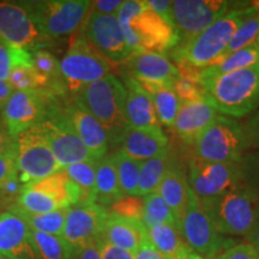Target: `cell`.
Here are the masks:
<instances>
[{
  "label": "cell",
  "instance_id": "obj_1",
  "mask_svg": "<svg viewBox=\"0 0 259 259\" xmlns=\"http://www.w3.org/2000/svg\"><path fill=\"white\" fill-rule=\"evenodd\" d=\"M255 9L247 5H236L234 9L213 22L196 37L181 42L170 51L171 59L177 65H186L197 70H203L225 56L229 42L236 29Z\"/></svg>",
  "mask_w": 259,
  "mask_h": 259
},
{
  "label": "cell",
  "instance_id": "obj_2",
  "mask_svg": "<svg viewBox=\"0 0 259 259\" xmlns=\"http://www.w3.org/2000/svg\"><path fill=\"white\" fill-rule=\"evenodd\" d=\"M132 51L162 53L179 45L174 25L149 8L143 0H125L116 15Z\"/></svg>",
  "mask_w": 259,
  "mask_h": 259
},
{
  "label": "cell",
  "instance_id": "obj_3",
  "mask_svg": "<svg viewBox=\"0 0 259 259\" xmlns=\"http://www.w3.org/2000/svg\"><path fill=\"white\" fill-rule=\"evenodd\" d=\"M199 83L205 99L222 115L242 118L259 107V64Z\"/></svg>",
  "mask_w": 259,
  "mask_h": 259
},
{
  "label": "cell",
  "instance_id": "obj_4",
  "mask_svg": "<svg viewBox=\"0 0 259 259\" xmlns=\"http://www.w3.org/2000/svg\"><path fill=\"white\" fill-rule=\"evenodd\" d=\"M72 97L95 116L108 136L109 144L121 143L130 127L126 118V89L114 74L89 84Z\"/></svg>",
  "mask_w": 259,
  "mask_h": 259
},
{
  "label": "cell",
  "instance_id": "obj_5",
  "mask_svg": "<svg viewBox=\"0 0 259 259\" xmlns=\"http://www.w3.org/2000/svg\"><path fill=\"white\" fill-rule=\"evenodd\" d=\"M202 204L208 209L222 235L246 238L259 221V194L244 183Z\"/></svg>",
  "mask_w": 259,
  "mask_h": 259
},
{
  "label": "cell",
  "instance_id": "obj_6",
  "mask_svg": "<svg viewBox=\"0 0 259 259\" xmlns=\"http://www.w3.org/2000/svg\"><path fill=\"white\" fill-rule=\"evenodd\" d=\"M193 147L194 157L220 163H241L250 149L241 122L222 114L199 136Z\"/></svg>",
  "mask_w": 259,
  "mask_h": 259
},
{
  "label": "cell",
  "instance_id": "obj_7",
  "mask_svg": "<svg viewBox=\"0 0 259 259\" xmlns=\"http://www.w3.org/2000/svg\"><path fill=\"white\" fill-rule=\"evenodd\" d=\"M45 36L64 37L82 29L90 14L88 0H38L22 2Z\"/></svg>",
  "mask_w": 259,
  "mask_h": 259
},
{
  "label": "cell",
  "instance_id": "obj_8",
  "mask_svg": "<svg viewBox=\"0 0 259 259\" xmlns=\"http://www.w3.org/2000/svg\"><path fill=\"white\" fill-rule=\"evenodd\" d=\"M112 63L78 34L60 61V73L71 96L84 87L112 74Z\"/></svg>",
  "mask_w": 259,
  "mask_h": 259
},
{
  "label": "cell",
  "instance_id": "obj_9",
  "mask_svg": "<svg viewBox=\"0 0 259 259\" xmlns=\"http://www.w3.org/2000/svg\"><path fill=\"white\" fill-rule=\"evenodd\" d=\"M66 96L59 97L52 106L47 118L38 124L61 169L78 162L94 160L72 124L64 114L63 102Z\"/></svg>",
  "mask_w": 259,
  "mask_h": 259
},
{
  "label": "cell",
  "instance_id": "obj_10",
  "mask_svg": "<svg viewBox=\"0 0 259 259\" xmlns=\"http://www.w3.org/2000/svg\"><path fill=\"white\" fill-rule=\"evenodd\" d=\"M190 189L202 203L218 198L244 183L241 163H220L193 157L187 174Z\"/></svg>",
  "mask_w": 259,
  "mask_h": 259
},
{
  "label": "cell",
  "instance_id": "obj_11",
  "mask_svg": "<svg viewBox=\"0 0 259 259\" xmlns=\"http://www.w3.org/2000/svg\"><path fill=\"white\" fill-rule=\"evenodd\" d=\"M180 229L189 247L200 257H215L220 252L226 250L225 239L213 222L211 215L194 196L192 190L190 192L185 212L180 220Z\"/></svg>",
  "mask_w": 259,
  "mask_h": 259
},
{
  "label": "cell",
  "instance_id": "obj_12",
  "mask_svg": "<svg viewBox=\"0 0 259 259\" xmlns=\"http://www.w3.org/2000/svg\"><path fill=\"white\" fill-rule=\"evenodd\" d=\"M16 158L19 178L24 184L45 179L61 170L38 125L17 136Z\"/></svg>",
  "mask_w": 259,
  "mask_h": 259
},
{
  "label": "cell",
  "instance_id": "obj_13",
  "mask_svg": "<svg viewBox=\"0 0 259 259\" xmlns=\"http://www.w3.org/2000/svg\"><path fill=\"white\" fill-rule=\"evenodd\" d=\"M235 6L226 0H174L170 22L179 35V44L196 37Z\"/></svg>",
  "mask_w": 259,
  "mask_h": 259
},
{
  "label": "cell",
  "instance_id": "obj_14",
  "mask_svg": "<svg viewBox=\"0 0 259 259\" xmlns=\"http://www.w3.org/2000/svg\"><path fill=\"white\" fill-rule=\"evenodd\" d=\"M108 209L93 202H80L67 209L63 239L70 259L101 235Z\"/></svg>",
  "mask_w": 259,
  "mask_h": 259
},
{
  "label": "cell",
  "instance_id": "obj_15",
  "mask_svg": "<svg viewBox=\"0 0 259 259\" xmlns=\"http://www.w3.org/2000/svg\"><path fill=\"white\" fill-rule=\"evenodd\" d=\"M78 34L109 63L124 64L134 53L116 16L90 11Z\"/></svg>",
  "mask_w": 259,
  "mask_h": 259
},
{
  "label": "cell",
  "instance_id": "obj_16",
  "mask_svg": "<svg viewBox=\"0 0 259 259\" xmlns=\"http://www.w3.org/2000/svg\"><path fill=\"white\" fill-rule=\"evenodd\" d=\"M66 96V95H65ZM59 95L47 92H15L2 111V119L14 137L41 124Z\"/></svg>",
  "mask_w": 259,
  "mask_h": 259
},
{
  "label": "cell",
  "instance_id": "obj_17",
  "mask_svg": "<svg viewBox=\"0 0 259 259\" xmlns=\"http://www.w3.org/2000/svg\"><path fill=\"white\" fill-rule=\"evenodd\" d=\"M0 40L28 52L44 50L52 42L40 31L22 2H0Z\"/></svg>",
  "mask_w": 259,
  "mask_h": 259
},
{
  "label": "cell",
  "instance_id": "obj_18",
  "mask_svg": "<svg viewBox=\"0 0 259 259\" xmlns=\"http://www.w3.org/2000/svg\"><path fill=\"white\" fill-rule=\"evenodd\" d=\"M63 112L72 124L80 141L83 142L94 160L99 161L107 155L109 148V139L105 128L95 116L80 106L71 95L65 97Z\"/></svg>",
  "mask_w": 259,
  "mask_h": 259
},
{
  "label": "cell",
  "instance_id": "obj_19",
  "mask_svg": "<svg viewBox=\"0 0 259 259\" xmlns=\"http://www.w3.org/2000/svg\"><path fill=\"white\" fill-rule=\"evenodd\" d=\"M0 255L9 259H40L31 229L15 210L0 215Z\"/></svg>",
  "mask_w": 259,
  "mask_h": 259
},
{
  "label": "cell",
  "instance_id": "obj_20",
  "mask_svg": "<svg viewBox=\"0 0 259 259\" xmlns=\"http://www.w3.org/2000/svg\"><path fill=\"white\" fill-rule=\"evenodd\" d=\"M125 74L138 83L173 84L179 77L177 65L166 54L147 51H135L124 64Z\"/></svg>",
  "mask_w": 259,
  "mask_h": 259
},
{
  "label": "cell",
  "instance_id": "obj_21",
  "mask_svg": "<svg viewBox=\"0 0 259 259\" xmlns=\"http://www.w3.org/2000/svg\"><path fill=\"white\" fill-rule=\"evenodd\" d=\"M219 114L205 97L198 101L183 102L173 128L181 141L193 145L199 136L216 120Z\"/></svg>",
  "mask_w": 259,
  "mask_h": 259
},
{
  "label": "cell",
  "instance_id": "obj_22",
  "mask_svg": "<svg viewBox=\"0 0 259 259\" xmlns=\"http://www.w3.org/2000/svg\"><path fill=\"white\" fill-rule=\"evenodd\" d=\"M122 83L126 89V118L130 127L162 128L155 112L153 100L141 84L125 73Z\"/></svg>",
  "mask_w": 259,
  "mask_h": 259
},
{
  "label": "cell",
  "instance_id": "obj_23",
  "mask_svg": "<svg viewBox=\"0 0 259 259\" xmlns=\"http://www.w3.org/2000/svg\"><path fill=\"white\" fill-rule=\"evenodd\" d=\"M100 238L115 247L136 253L148 240V231L143 223L121 218L108 211Z\"/></svg>",
  "mask_w": 259,
  "mask_h": 259
},
{
  "label": "cell",
  "instance_id": "obj_24",
  "mask_svg": "<svg viewBox=\"0 0 259 259\" xmlns=\"http://www.w3.org/2000/svg\"><path fill=\"white\" fill-rule=\"evenodd\" d=\"M121 151L138 161H147L166 153L168 138L162 128L128 127L121 139Z\"/></svg>",
  "mask_w": 259,
  "mask_h": 259
},
{
  "label": "cell",
  "instance_id": "obj_25",
  "mask_svg": "<svg viewBox=\"0 0 259 259\" xmlns=\"http://www.w3.org/2000/svg\"><path fill=\"white\" fill-rule=\"evenodd\" d=\"M25 186L47 194L52 199L56 200L60 209H67L82 202V192L79 187L70 179L64 169L45 179L25 184Z\"/></svg>",
  "mask_w": 259,
  "mask_h": 259
},
{
  "label": "cell",
  "instance_id": "obj_26",
  "mask_svg": "<svg viewBox=\"0 0 259 259\" xmlns=\"http://www.w3.org/2000/svg\"><path fill=\"white\" fill-rule=\"evenodd\" d=\"M147 231L149 241L167 259H183L193 252L181 234L180 225H157Z\"/></svg>",
  "mask_w": 259,
  "mask_h": 259
},
{
  "label": "cell",
  "instance_id": "obj_27",
  "mask_svg": "<svg viewBox=\"0 0 259 259\" xmlns=\"http://www.w3.org/2000/svg\"><path fill=\"white\" fill-rule=\"evenodd\" d=\"M156 192L167 203L180 223L189 203L191 192L185 173L180 168L171 166L162 179Z\"/></svg>",
  "mask_w": 259,
  "mask_h": 259
},
{
  "label": "cell",
  "instance_id": "obj_28",
  "mask_svg": "<svg viewBox=\"0 0 259 259\" xmlns=\"http://www.w3.org/2000/svg\"><path fill=\"white\" fill-rule=\"evenodd\" d=\"M122 196L113 154L106 155L97 161L95 203L107 208Z\"/></svg>",
  "mask_w": 259,
  "mask_h": 259
},
{
  "label": "cell",
  "instance_id": "obj_29",
  "mask_svg": "<svg viewBox=\"0 0 259 259\" xmlns=\"http://www.w3.org/2000/svg\"><path fill=\"white\" fill-rule=\"evenodd\" d=\"M257 64H259V46L257 44H253L242 50L223 56L210 66L199 70V82L203 79L213 78L221 74L246 69Z\"/></svg>",
  "mask_w": 259,
  "mask_h": 259
},
{
  "label": "cell",
  "instance_id": "obj_30",
  "mask_svg": "<svg viewBox=\"0 0 259 259\" xmlns=\"http://www.w3.org/2000/svg\"><path fill=\"white\" fill-rule=\"evenodd\" d=\"M153 100L155 112L161 125L173 127L178 112L180 108V100L173 89V84H149L139 83Z\"/></svg>",
  "mask_w": 259,
  "mask_h": 259
},
{
  "label": "cell",
  "instance_id": "obj_31",
  "mask_svg": "<svg viewBox=\"0 0 259 259\" xmlns=\"http://www.w3.org/2000/svg\"><path fill=\"white\" fill-rule=\"evenodd\" d=\"M171 166L173 163L168 150L156 157L142 162L137 196L144 197L147 194L156 192L162 179Z\"/></svg>",
  "mask_w": 259,
  "mask_h": 259
},
{
  "label": "cell",
  "instance_id": "obj_32",
  "mask_svg": "<svg viewBox=\"0 0 259 259\" xmlns=\"http://www.w3.org/2000/svg\"><path fill=\"white\" fill-rule=\"evenodd\" d=\"M69 209V208H67ZM67 209H59L57 211L47 213H29L14 206L10 210H15L25 220L31 231L46 233V234L61 236L63 235L65 220H66Z\"/></svg>",
  "mask_w": 259,
  "mask_h": 259
},
{
  "label": "cell",
  "instance_id": "obj_33",
  "mask_svg": "<svg viewBox=\"0 0 259 259\" xmlns=\"http://www.w3.org/2000/svg\"><path fill=\"white\" fill-rule=\"evenodd\" d=\"M97 161H83L65 167V173L79 187L82 192V202L95 203Z\"/></svg>",
  "mask_w": 259,
  "mask_h": 259
},
{
  "label": "cell",
  "instance_id": "obj_34",
  "mask_svg": "<svg viewBox=\"0 0 259 259\" xmlns=\"http://www.w3.org/2000/svg\"><path fill=\"white\" fill-rule=\"evenodd\" d=\"M113 158H114L119 185H120L122 194L137 196L142 161L127 156L121 150L113 154Z\"/></svg>",
  "mask_w": 259,
  "mask_h": 259
},
{
  "label": "cell",
  "instance_id": "obj_35",
  "mask_svg": "<svg viewBox=\"0 0 259 259\" xmlns=\"http://www.w3.org/2000/svg\"><path fill=\"white\" fill-rule=\"evenodd\" d=\"M142 223L145 228H151V227L157 225H166V223H177V216L171 211V209L167 205V203L161 198L157 192H153L144 196V208L143 216H142Z\"/></svg>",
  "mask_w": 259,
  "mask_h": 259
},
{
  "label": "cell",
  "instance_id": "obj_36",
  "mask_svg": "<svg viewBox=\"0 0 259 259\" xmlns=\"http://www.w3.org/2000/svg\"><path fill=\"white\" fill-rule=\"evenodd\" d=\"M32 65L36 69V71L47 79H50L52 84H53L59 92L67 94L66 85H65L63 77L60 73V61L57 59L51 52L47 50H37L34 52H30Z\"/></svg>",
  "mask_w": 259,
  "mask_h": 259
},
{
  "label": "cell",
  "instance_id": "obj_37",
  "mask_svg": "<svg viewBox=\"0 0 259 259\" xmlns=\"http://www.w3.org/2000/svg\"><path fill=\"white\" fill-rule=\"evenodd\" d=\"M31 235L40 259H70L69 250L61 236L35 231H31Z\"/></svg>",
  "mask_w": 259,
  "mask_h": 259
},
{
  "label": "cell",
  "instance_id": "obj_38",
  "mask_svg": "<svg viewBox=\"0 0 259 259\" xmlns=\"http://www.w3.org/2000/svg\"><path fill=\"white\" fill-rule=\"evenodd\" d=\"M258 32H259V12L255 10L253 14L248 16V17L246 18L240 25H239V28L236 29L234 36H233L232 41L229 42L228 47H227L225 56L255 44V38L258 36Z\"/></svg>",
  "mask_w": 259,
  "mask_h": 259
},
{
  "label": "cell",
  "instance_id": "obj_39",
  "mask_svg": "<svg viewBox=\"0 0 259 259\" xmlns=\"http://www.w3.org/2000/svg\"><path fill=\"white\" fill-rule=\"evenodd\" d=\"M17 208L29 213H47L60 209L56 200L47 194L31 190L25 186L17 202Z\"/></svg>",
  "mask_w": 259,
  "mask_h": 259
},
{
  "label": "cell",
  "instance_id": "obj_40",
  "mask_svg": "<svg viewBox=\"0 0 259 259\" xmlns=\"http://www.w3.org/2000/svg\"><path fill=\"white\" fill-rule=\"evenodd\" d=\"M144 208V197L139 196H124L112 204L108 209L109 212L121 216V218L136 220L142 222Z\"/></svg>",
  "mask_w": 259,
  "mask_h": 259
},
{
  "label": "cell",
  "instance_id": "obj_41",
  "mask_svg": "<svg viewBox=\"0 0 259 259\" xmlns=\"http://www.w3.org/2000/svg\"><path fill=\"white\" fill-rule=\"evenodd\" d=\"M25 184L19 178L18 171L11 176L8 180L0 186V203L3 204L6 211L15 205H17V202L21 197L22 192L24 191Z\"/></svg>",
  "mask_w": 259,
  "mask_h": 259
},
{
  "label": "cell",
  "instance_id": "obj_42",
  "mask_svg": "<svg viewBox=\"0 0 259 259\" xmlns=\"http://www.w3.org/2000/svg\"><path fill=\"white\" fill-rule=\"evenodd\" d=\"M173 89L177 96L179 97L180 102H191L198 101L205 97V92L199 82L185 78V77L179 76L174 80Z\"/></svg>",
  "mask_w": 259,
  "mask_h": 259
},
{
  "label": "cell",
  "instance_id": "obj_43",
  "mask_svg": "<svg viewBox=\"0 0 259 259\" xmlns=\"http://www.w3.org/2000/svg\"><path fill=\"white\" fill-rule=\"evenodd\" d=\"M244 184L259 194V150L247 153L241 161Z\"/></svg>",
  "mask_w": 259,
  "mask_h": 259
},
{
  "label": "cell",
  "instance_id": "obj_44",
  "mask_svg": "<svg viewBox=\"0 0 259 259\" xmlns=\"http://www.w3.org/2000/svg\"><path fill=\"white\" fill-rule=\"evenodd\" d=\"M219 259H259V252L247 242L236 244L226 248Z\"/></svg>",
  "mask_w": 259,
  "mask_h": 259
},
{
  "label": "cell",
  "instance_id": "obj_45",
  "mask_svg": "<svg viewBox=\"0 0 259 259\" xmlns=\"http://www.w3.org/2000/svg\"><path fill=\"white\" fill-rule=\"evenodd\" d=\"M241 125L247 139L248 148L259 150V109L248 116L245 122H241Z\"/></svg>",
  "mask_w": 259,
  "mask_h": 259
},
{
  "label": "cell",
  "instance_id": "obj_46",
  "mask_svg": "<svg viewBox=\"0 0 259 259\" xmlns=\"http://www.w3.org/2000/svg\"><path fill=\"white\" fill-rule=\"evenodd\" d=\"M17 138V137H16ZM17 158H16V147L10 149L5 154L0 155V186L10 177L17 173Z\"/></svg>",
  "mask_w": 259,
  "mask_h": 259
},
{
  "label": "cell",
  "instance_id": "obj_47",
  "mask_svg": "<svg viewBox=\"0 0 259 259\" xmlns=\"http://www.w3.org/2000/svg\"><path fill=\"white\" fill-rule=\"evenodd\" d=\"M96 241L99 244L100 251H101L102 259H135L134 253L108 244V242L103 240L100 236L96 239Z\"/></svg>",
  "mask_w": 259,
  "mask_h": 259
},
{
  "label": "cell",
  "instance_id": "obj_48",
  "mask_svg": "<svg viewBox=\"0 0 259 259\" xmlns=\"http://www.w3.org/2000/svg\"><path fill=\"white\" fill-rule=\"evenodd\" d=\"M122 4H124L122 0H96V2H92L90 11L100 15L116 16Z\"/></svg>",
  "mask_w": 259,
  "mask_h": 259
},
{
  "label": "cell",
  "instance_id": "obj_49",
  "mask_svg": "<svg viewBox=\"0 0 259 259\" xmlns=\"http://www.w3.org/2000/svg\"><path fill=\"white\" fill-rule=\"evenodd\" d=\"M12 70V57L10 46L0 40V80L9 82Z\"/></svg>",
  "mask_w": 259,
  "mask_h": 259
},
{
  "label": "cell",
  "instance_id": "obj_50",
  "mask_svg": "<svg viewBox=\"0 0 259 259\" xmlns=\"http://www.w3.org/2000/svg\"><path fill=\"white\" fill-rule=\"evenodd\" d=\"M14 147H16V137L10 134L8 126L0 116V155L5 154Z\"/></svg>",
  "mask_w": 259,
  "mask_h": 259
},
{
  "label": "cell",
  "instance_id": "obj_51",
  "mask_svg": "<svg viewBox=\"0 0 259 259\" xmlns=\"http://www.w3.org/2000/svg\"><path fill=\"white\" fill-rule=\"evenodd\" d=\"M147 4L149 8L153 10L155 14L160 15L161 17L166 18L167 21L170 22L171 5H173V2H170V0H148Z\"/></svg>",
  "mask_w": 259,
  "mask_h": 259
},
{
  "label": "cell",
  "instance_id": "obj_52",
  "mask_svg": "<svg viewBox=\"0 0 259 259\" xmlns=\"http://www.w3.org/2000/svg\"><path fill=\"white\" fill-rule=\"evenodd\" d=\"M135 259H167L154 247L150 241L145 240L139 250L135 253Z\"/></svg>",
  "mask_w": 259,
  "mask_h": 259
},
{
  "label": "cell",
  "instance_id": "obj_53",
  "mask_svg": "<svg viewBox=\"0 0 259 259\" xmlns=\"http://www.w3.org/2000/svg\"><path fill=\"white\" fill-rule=\"evenodd\" d=\"M72 259H102L101 258V251H100L99 244L95 240L92 244L83 248L78 254L74 255Z\"/></svg>",
  "mask_w": 259,
  "mask_h": 259
},
{
  "label": "cell",
  "instance_id": "obj_54",
  "mask_svg": "<svg viewBox=\"0 0 259 259\" xmlns=\"http://www.w3.org/2000/svg\"><path fill=\"white\" fill-rule=\"evenodd\" d=\"M14 93L15 90L11 87V84L9 82H4V80H0V109L2 111Z\"/></svg>",
  "mask_w": 259,
  "mask_h": 259
},
{
  "label": "cell",
  "instance_id": "obj_55",
  "mask_svg": "<svg viewBox=\"0 0 259 259\" xmlns=\"http://www.w3.org/2000/svg\"><path fill=\"white\" fill-rule=\"evenodd\" d=\"M246 240H247V244L253 246L255 250L259 252V221L257 225H255L253 231L246 236Z\"/></svg>",
  "mask_w": 259,
  "mask_h": 259
},
{
  "label": "cell",
  "instance_id": "obj_56",
  "mask_svg": "<svg viewBox=\"0 0 259 259\" xmlns=\"http://www.w3.org/2000/svg\"><path fill=\"white\" fill-rule=\"evenodd\" d=\"M183 259H204V258L200 257V255H198L197 253H194V252H192V253L186 255V257L183 258Z\"/></svg>",
  "mask_w": 259,
  "mask_h": 259
},
{
  "label": "cell",
  "instance_id": "obj_57",
  "mask_svg": "<svg viewBox=\"0 0 259 259\" xmlns=\"http://www.w3.org/2000/svg\"><path fill=\"white\" fill-rule=\"evenodd\" d=\"M251 5L254 6L255 10H257V11L259 12V0H258V2H251Z\"/></svg>",
  "mask_w": 259,
  "mask_h": 259
},
{
  "label": "cell",
  "instance_id": "obj_58",
  "mask_svg": "<svg viewBox=\"0 0 259 259\" xmlns=\"http://www.w3.org/2000/svg\"><path fill=\"white\" fill-rule=\"evenodd\" d=\"M5 211H6L5 208H4V206H3V204L0 203V215H2V213H3V212H5Z\"/></svg>",
  "mask_w": 259,
  "mask_h": 259
},
{
  "label": "cell",
  "instance_id": "obj_59",
  "mask_svg": "<svg viewBox=\"0 0 259 259\" xmlns=\"http://www.w3.org/2000/svg\"><path fill=\"white\" fill-rule=\"evenodd\" d=\"M255 44H257L258 46H259V32H258V36H257V38H255Z\"/></svg>",
  "mask_w": 259,
  "mask_h": 259
},
{
  "label": "cell",
  "instance_id": "obj_60",
  "mask_svg": "<svg viewBox=\"0 0 259 259\" xmlns=\"http://www.w3.org/2000/svg\"><path fill=\"white\" fill-rule=\"evenodd\" d=\"M0 259H9V258H6V257H4V255H0Z\"/></svg>",
  "mask_w": 259,
  "mask_h": 259
}]
</instances>
